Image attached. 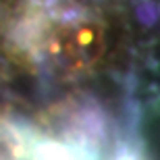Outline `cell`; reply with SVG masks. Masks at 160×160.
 <instances>
[{"mask_svg": "<svg viewBox=\"0 0 160 160\" xmlns=\"http://www.w3.org/2000/svg\"><path fill=\"white\" fill-rule=\"evenodd\" d=\"M110 160H143V156L133 146H119Z\"/></svg>", "mask_w": 160, "mask_h": 160, "instance_id": "obj_4", "label": "cell"}, {"mask_svg": "<svg viewBox=\"0 0 160 160\" xmlns=\"http://www.w3.org/2000/svg\"><path fill=\"white\" fill-rule=\"evenodd\" d=\"M29 142L19 125L0 119V160H23L27 156Z\"/></svg>", "mask_w": 160, "mask_h": 160, "instance_id": "obj_3", "label": "cell"}, {"mask_svg": "<svg viewBox=\"0 0 160 160\" xmlns=\"http://www.w3.org/2000/svg\"><path fill=\"white\" fill-rule=\"evenodd\" d=\"M44 48L60 71H89L106 52V27L92 15L75 12L48 27Z\"/></svg>", "mask_w": 160, "mask_h": 160, "instance_id": "obj_1", "label": "cell"}, {"mask_svg": "<svg viewBox=\"0 0 160 160\" xmlns=\"http://www.w3.org/2000/svg\"><path fill=\"white\" fill-rule=\"evenodd\" d=\"M29 160H98L96 150L58 139H33L27 146Z\"/></svg>", "mask_w": 160, "mask_h": 160, "instance_id": "obj_2", "label": "cell"}]
</instances>
